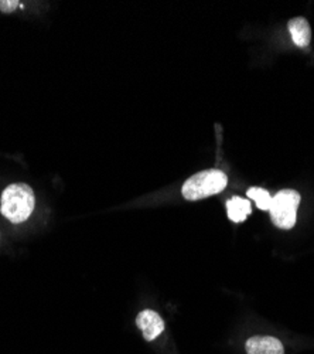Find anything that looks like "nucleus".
<instances>
[{
	"mask_svg": "<svg viewBox=\"0 0 314 354\" xmlns=\"http://www.w3.org/2000/svg\"><path fill=\"white\" fill-rule=\"evenodd\" d=\"M36 197L33 189L26 183L8 186L0 197V213L13 224H20L33 214Z\"/></svg>",
	"mask_w": 314,
	"mask_h": 354,
	"instance_id": "obj_1",
	"label": "nucleus"
},
{
	"mask_svg": "<svg viewBox=\"0 0 314 354\" xmlns=\"http://www.w3.org/2000/svg\"><path fill=\"white\" fill-rule=\"evenodd\" d=\"M226 213L231 221L242 223L252 213L251 201L248 198L234 196L226 201Z\"/></svg>",
	"mask_w": 314,
	"mask_h": 354,
	"instance_id": "obj_7",
	"label": "nucleus"
},
{
	"mask_svg": "<svg viewBox=\"0 0 314 354\" xmlns=\"http://www.w3.org/2000/svg\"><path fill=\"white\" fill-rule=\"evenodd\" d=\"M228 185V177L222 170L210 169L193 174L183 185L181 193L186 200L195 201L221 193Z\"/></svg>",
	"mask_w": 314,
	"mask_h": 354,
	"instance_id": "obj_2",
	"label": "nucleus"
},
{
	"mask_svg": "<svg viewBox=\"0 0 314 354\" xmlns=\"http://www.w3.org/2000/svg\"><path fill=\"white\" fill-rule=\"evenodd\" d=\"M136 324H137V328L141 330V333H144V337L148 342L155 340L164 330V322L160 317V315L156 313L155 310H149V309L141 310L137 315Z\"/></svg>",
	"mask_w": 314,
	"mask_h": 354,
	"instance_id": "obj_4",
	"label": "nucleus"
},
{
	"mask_svg": "<svg viewBox=\"0 0 314 354\" xmlns=\"http://www.w3.org/2000/svg\"><path fill=\"white\" fill-rule=\"evenodd\" d=\"M20 6V2L17 0H0V10L3 13H12Z\"/></svg>",
	"mask_w": 314,
	"mask_h": 354,
	"instance_id": "obj_9",
	"label": "nucleus"
},
{
	"mask_svg": "<svg viewBox=\"0 0 314 354\" xmlns=\"http://www.w3.org/2000/svg\"><path fill=\"white\" fill-rule=\"evenodd\" d=\"M245 347L248 354H284L282 342L272 336H253Z\"/></svg>",
	"mask_w": 314,
	"mask_h": 354,
	"instance_id": "obj_5",
	"label": "nucleus"
},
{
	"mask_svg": "<svg viewBox=\"0 0 314 354\" xmlns=\"http://www.w3.org/2000/svg\"><path fill=\"white\" fill-rule=\"evenodd\" d=\"M289 32L292 40L297 47H307L311 41V28L304 17H295L289 20Z\"/></svg>",
	"mask_w": 314,
	"mask_h": 354,
	"instance_id": "obj_6",
	"label": "nucleus"
},
{
	"mask_svg": "<svg viewBox=\"0 0 314 354\" xmlns=\"http://www.w3.org/2000/svg\"><path fill=\"white\" fill-rule=\"evenodd\" d=\"M248 198H252L256 205H258V209L261 210H269L271 209V204H272V197L271 194L261 187H251L248 190Z\"/></svg>",
	"mask_w": 314,
	"mask_h": 354,
	"instance_id": "obj_8",
	"label": "nucleus"
},
{
	"mask_svg": "<svg viewBox=\"0 0 314 354\" xmlns=\"http://www.w3.org/2000/svg\"><path fill=\"white\" fill-rule=\"evenodd\" d=\"M300 204V194L296 190H282L275 197H272L271 204V220L282 230H291L296 224L297 209Z\"/></svg>",
	"mask_w": 314,
	"mask_h": 354,
	"instance_id": "obj_3",
	"label": "nucleus"
}]
</instances>
